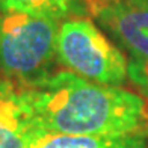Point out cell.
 <instances>
[{
	"label": "cell",
	"mask_w": 148,
	"mask_h": 148,
	"mask_svg": "<svg viewBox=\"0 0 148 148\" xmlns=\"http://www.w3.org/2000/svg\"><path fill=\"white\" fill-rule=\"evenodd\" d=\"M41 129L56 134H138L148 132V103L140 94L89 82L58 70L23 88Z\"/></svg>",
	"instance_id": "obj_1"
},
{
	"label": "cell",
	"mask_w": 148,
	"mask_h": 148,
	"mask_svg": "<svg viewBox=\"0 0 148 148\" xmlns=\"http://www.w3.org/2000/svg\"><path fill=\"white\" fill-rule=\"evenodd\" d=\"M59 20L0 9V76L29 88L58 65Z\"/></svg>",
	"instance_id": "obj_2"
},
{
	"label": "cell",
	"mask_w": 148,
	"mask_h": 148,
	"mask_svg": "<svg viewBox=\"0 0 148 148\" xmlns=\"http://www.w3.org/2000/svg\"><path fill=\"white\" fill-rule=\"evenodd\" d=\"M58 64L94 83L123 86L129 82L125 53L88 17L59 23Z\"/></svg>",
	"instance_id": "obj_3"
},
{
	"label": "cell",
	"mask_w": 148,
	"mask_h": 148,
	"mask_svg": "<svg viewBox=\"0 0 148 148\" xmlns=\"http://www.w3.org/2000/svg\"><path fill=\"white\" fill-rule=\"evenodd\" d=\"M91 17L129 60V82L148 100V8L116 0H91Z\"/></svg>",
	"instance_id": "obj_4"
},
{
	"label": "cell",
	"mask_w": 148,
	"mask_h": 148,
	"mask_svg": "<svg viewBox=\"0 0 148 148\" xmlns=\"http://www.w3.org/2000/svg\"><path fill=\"white\" fill-rule=\"evenodd\" d=\"M44 134L23 88L0 76V148H32Z\"/></svg>",
	"instance_id": "obj_5"
},
{
	"label": "cell",
	"mask_w": 148,
	"mask_h": 148,
	"mask_svg": "<svg viewBox=\"0 0 148 148\" xmlns=\"http://www.w3.org/2000/svg\"><path fill=\"white\" fill-rule=\"evenodd\" d=\"M32 148H148V136L138 134H56L45 133Z\"/></svg>",
	"instance_id": "obj_6"
},
{
	"label": "cell",
	"mask_w": 148,
	"mask_h": 148,
	"mask_svg": "<svg viewBox=\"0 0 148 148\" xmlns=\"http://www.w3.org/2000/svg\"><path fill=\"white\" fill-rule=\"evenodd\" d=\"M0 9L21 11L62 21L71 17H91V0H0Z\"/></svg>",
	"instance_id": "obj_7"
},
{
	"label": "cell",
	"mask_w": 148,
	"mask_h": 148,
	"mask_svg": "<svg viewBox=\"0 0 148 148\" xmlns=\"http://www.w3.org/2000/svg\"><path fill=\"white\" fill-rule=\"evenodd\" d=\"M116 2L132 5V6H138V8H148V0H116Z\"/></svg>",
	"instance_id": "obj_8"
},
{
	"label": "cell",
	"mask_w": 148,
	"mask_h": 148,
	"mask_svg": "<svg viewBox=\"0 0 148 148\" xmlns=\"http://www.w3.org/2000/svg\"><path fill=\"white\" fill-rule=\"evenodd\" d=\"M147 136H148V132H147Z\"/></svg>",
	"instance_id": "obj_9"
}]
</instances>
